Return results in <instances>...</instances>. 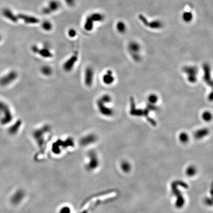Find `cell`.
Segmentation results:
<instances>
[{
  "label": "cell",
  "mask_w": 213,
  "mask_h": 213,
  "mask_svg": "<svg viewBox=\"0 0 213 213\" xmlns=\"http://www.w3.org/2000/svg\"><path fill=\"white\" fill-rule=\"evenodd\" d=\"M183 72L186 75V79L191 84H195L197 81L198 70L196 67L187 66L183 69Z\"/></svg>",
  "instance_id": "1"
},
{
  "label": "cell",
  "mask_w": 213,
  "mask_h": 213,
  "mask_svg": "<svg viewBox=\"0 0 213 213\" xmlns=\"http://www.w3.org/2000/svg\"><path fill=\"white\" fill-rule=\"evenodd\" d=\"M107 104H109L103 102L99 99L96 102L97 108L101 114L105 116L110 117L114 114V112L113 109L108 106Z\"/></svg>",
  "instance_id": "2"
},
{
  "label": "cell",
  "mask_w": 213,
  "mask_h": 213,
  "mask_svg": "<svg viewBox=\"0 0 213 213\" xmlns=\"http://www.w3.org/2000/svg\"><path fill=\"white\" fill-rule=\"evenodd\" d=\"M33 52L38 54L39 56L44 58H50L53 57V54L50 51V48L48 46V44L44 46L42 48H39L37 46H33L32 47Z\"/></svg>",
  "instance_id": "3"
},
{
  "label": "cell",
  "mask_w": 213,
  "mask_h": 213,
  "mask_svg": "<svg viewBox=\"0 0 213 213\" xmlns=\"http://www.w3.org/2000/svg\"><path fill=\"white\" fill-rule=\"evenodd\" d=\"M78 60V56L76 54H73L63 64V68L65 72H70L73 70Z\"/></svg>",
  "instance_id": "4"
},
{
  "label": "cell",
  "mask_w": 213,
  "mask_h": 213,
  "mask_svg": "<svg viewBox=\"0 0 213 213\" xmlns=\"http://www.w3.org/2000/svg\"><path fill=\"white\" fill-rule=\"evenodd\" d=\"M94 71L91 67H88L85 70L84 81L85 85L88 87L91 86L94 82Z\"/></svg>",
  "instance_id": "5"
},
{
  "label": "cell",
  "mask_w": 213,
  "mask_h": 213,
  "mask_svg": "<svg viewBox=\"0 0 213 213\" xmlns=\"http://www.w3.org/2000/svg\"><path fill=\"white\" fill-rule=\"evenodd\" d=\"M128 48L130 52H131L132 55H133V58L134 59L137 60V61H139L140 60V55L139 54L141 47L139 44L136 42H131L130 43L128 46Z\"/></svg>",
  "instance_id": "6"
},
{
  "label": "cell",
  "mask_w": 213,
  "mask_h": 213,
  "mask_svg": "<svg viewBox=\"0 0 213 213\" xmlns=\"http://www.w3.org/2000/svg\"><path fill=\"white\" fill-rule=\"evenodd\" d=\"M60 7L59 2L56 0H52L49 3L48 7H44L43 9V12L45 14H49L58 10Z\"/></svg>",
  "instance_id": "7"
},
{
  "label": "cell",
  "mask_w": 213,
  "mask_h": 213,
  "mask_svg": "<svg viewBox=\"0 0 213 213\" xmlns=\"http://www.w3.org/2000/svg\"><path fill=\"white\" fill-rule=\"evenodd\" d=\"M17 78V73L16 72L14 71L10 72L1 79V84L3 85H8L16 80Z\"/></svg>",
  "instance_id": "8"
},
{
  "label": "cell",
  "mask_w": 213,
  "mask_h": 213,
  "mask_svg": "<svg viewBox=\"0 0 213 213\" xmlns=\"http://www.w3.org/2000/svg\"><path fill=\"white\" fill-rule=\"evenodd\" d=\"M103 83L106 85H110L114 84L115 80L114 73L112 70H108L102 77Z\"/></svg>",
  "instance_id": "9"
},
{
  "label": "cell",
  "mask_w": 213,
  "mask_h": 213,
  "mask_svg": "<svg viewBox=\"0 0 213 213\" xmlns=\"http://www.w3.org/2000/svg\"><path fill=\"white\" fill-rule=\"evenodd\" d=\"M17 17L22 19L26 24H34L38 23L39 22V19L37 18L24 14H19L17 16Z\"/></svg>",
  "instance_id": "10"
},
{
  "label": "cell",
  "mask_w": 213,
  "mask_h": 213,
  "mask_svg": "<svg viewBox=\"0 0 213 213\" xmlns=\"http://www.w3.org/2000/svg\"><path fill=\"white\" fill-rule=\"evenodd\" d=\"M204 72V80L208 85H212V80L211 77V69L210 66L208 64H205L203 66Z\"/></svg>",
  "instance_id": "11"
},
{
  "label": "cell",
  "mask_w": 213,
  "mask_h": 213,
  "mask_svg": "<svg viewBox=\"0 0 213 213\" xmlns=\"http://www.w3.org/2000/svg\"><path fill=\"white\" fill-rule=\"evenodd\" d=\"M3 14L5 17L10 20L12 22H16L18 20V17L14 14V13L9 9H5L3 10Z\"/></svg>",
  "instance_id": "12"
},
{
  "label": "cell",
  "mask_w": 213,
  "mask_h": 213,
  "mask_svg": "<svg viewBox=\"0 0 213 213\" xmlns=\"http://www.w3.org/2000/svg\"><path fill=\"white\" fill-rule=\"evenodd\" d=\"M96 139L95 135L94 134H88L82 138L81 143L82 145H88L93 143Z\"/></svg>",
  "instance_id": "13"
},
{
  "label": "cell",
  "mask_w": 213,
  "mask_h": 213,
  "mask_svg": "<svg viewBox=\"0 0 213 213\" xmlns=\"http://www.w3.org/2000/svg\"><path fill=\"white\" fill-rule=\"evenodd\" d=\"M209 134V130L206 128H202L198 130L195 133V137L197 139H201L204 138Z\"/></svg>",
  "instance_id": "14"
},
{
  "label": "cell",
  "mask_w": 213,
  "mask_h": 213,
  "mask_svg": "<svg viewBox=\"0 0 213 213\" xmlns=\"http://www.w3.org/2000/svg\"><path fill=\"white\" fill-rule=\"evenodd\" d=\"M41 72L44 76L49 77L52 75L53 71L50 67L48 65H44L41 68Z\"/></svg>",
  "instance_id": "15"
},
{
  "label": "cell",
  "mask_w": 213,
  "mask_h": 213,
  "mask_svg": "<svg viewBox=\"0 0 213 213\" xmlns=\"http://www.w3.org/2000/svg\"><path fill=\"white\" fill-rule=\"evenodd\" d=\"M94 21L92 20L90 16L87 17L84 24V29L87 31H91L94 26Z\"/></svg>",
  "instance_id": "16"
},
{
  "label": "cell",
  "mask_w": 213,
  "mask_h": 213,
  "mask_svg": "<svg viewBox=\"0 0 213 213\" xmlns=\"http://www.w3.org/2000/svg\"><path fill=\"white\" fill-rule=\"evenodd\" d=\"M162 23L160 21L155 20L151 22L148 21L146 26L150 27V28L154 29H159L162 27Z\"/></svg>",
  "instance_id": "17"
},
{
  "label": "cell",
  "mask_w": 213,
  "mask_h": 213,
  "mask_svg": "<svg viewBox=\"0 0 213 213\" xmlns=\"http://www.w3.org/2000/svg\"><path fill=\"white\" fill-rule=\"evenodd\" d=\"M90 17L94 22H101L104 20V16L99 13H94L90 16Z\"/></svg>",
  "instance_id": "18"
},
{
  "label": "cell",
  "mask_w": 213,
  "mask_h": 213,
  "mask_svg": "<svg viewBox=\"0 0 213 213\" xmlns=\"http://www.w3.org/2000/svg\"><path fill=\"white\" fill-rule=\"evenodd\" d=\"M148 100L149 104L155 105L159 101V97L157 94H150L148 97Z\"/></svg>",
  "instance_id": "19"
},
{
  "label": "cell",
  "mask_w": 213,
  "mask_h": 213,
  "mask_svg": "<svg viewBox=\"0 0 213 213\" xmlns=\"http://www.w3.org/2000/svg\"><path fill=\"white\" fill-rule=\"evenodd\" d=\"M202 118L205 121L209 122L212 119V114L210 111H204L202 114Z\"/></svg>",
  "instance_id": "20"
},
{
  "label": "cell",
  "mask_w": 213,
  "mask_h": 213,
  "mask_svg": "<svg viewBox=\"0 0 213 213\" xmlns=\"http://www.w3.org/2000/svg\"><path fill=\"white\" fill-rule=\"evenodd\" d=\"M179 140L181 141V143H187L189 140V136L188 133L184 132H181L179 136Z\"/></svg>",
  "instance_id": "21"
},
{
  "label": "cell",
  "mask_w": 213,
  "mask_h": 213,
  "mask_svg": "<svg viewBox=\"0 0 213 213\" xmlns=\"http://www.w3.org/2000/svg\"><path fill=\"white\" fill-rule=\"evenodd\" d=\"M116 29L118 32L120 33H123L126 31V25L125 23L121 21L118 22L116 25Z\"/></svg>",
  "instance_id": "22"
},
{
  "label": "cell",
  "mask_w": 213,
  "mask_h": 213,
  "mask_svg": "<svg viewBox=\"0 0 213 213\" xmlns=\"http://www.w3.org/2000/svg\"><path fill=\"white\" fill-rule=\"evenodd\" d=\"M42 27L45 31H50L52 28V25L50 21H44L42 24Z\"/></svg>",
  "instance_id": "23"
},
{
  "label": "cell",
  "mask_w": 213,
  "mask_h": 213,
  "mask_svg": "<svg viewBox=\"0 0 213 213\" xmlns=\"http://www.w3.org/2000/svg\"><path fill=\"white\" fill-rule=\"evenodd\" d=\"M193 18V14L190 12H186L182 14V18L186 22H189Z\"/></svg>",
  "instance_id": "24"
},
{
  "label": "cell",
  "mask_w": 213,
  "mask_h": 213,
  "mask_svg": "<svg viewBox=\"0 0 213 213\" xmlns=\"http://www.w3.org/2000/svg\"><path fill=\"white\" fill-rule=\"evenodd\" d=\"M196 173V169L194 166H191L188 167L186 170V173L189 177H193L195 175Z\"/></svg>",
  "instance_id": "25"
},
{
  "label": "cell",
  "mask_w": 213,
  "mask_h": 213,
  "mask_svg": "<svg viewBox=\"0 0 213 213\" xmlns=\"http://www.w3.org/2000/svg\"><path fill=\"white\" fill-rule=\"evenodd\" d=\"M121 169L125 172H128L131 169L130 164L127 162H123L121 165Z\"/></svg>",
  "instance_id": "26"
},
{
  "label": "cell",
  "mask_w": 213,
  "mask_h": 213,
  "mask_svg": "<svg viewBox=\"0 0 213 213\" xmlns=\"http://www.w3.org/2000/svg\"><path fill=\"white\" fill-rule=\"evenodd\" d=\"M69 36H70L71 38H73L75 37L76 35H77V32L75 29H71L69 30L68 32Z\"/></svg>",
  "instance_id": "27"
},
{
  "label": "cell",
  "mask_w": 213,
  "mask_h": 213,
  "mask_svg": "<svg viewBox=\"0 0 213 213\" xmlns=\"http://www.w3.org/2000/svg\"><path fill=\"white\" fill-rule=\"evenodd\" d=\"M67 5H68L70 7H73L75 5V0H65Z\"/></svg>",
  "instance_id": "28"
},
{
  "label": "cell",
  "mask_w": 213,
  "mask_h": 213,
  "mask_svg": "<svg viewBox=\"0 0 213 213\" xmlns=\"http://www.w3.org/2000/svg\"><path fill=\"white\" fill-rule=\"evenodd\" d=\"M71 210L69 207H63L60 210V213H70Z\"/></svg>",
  "instance_id": "29"
}]
</instances>
